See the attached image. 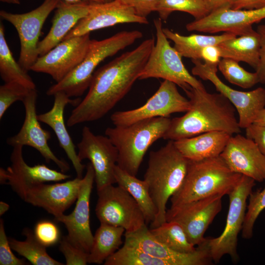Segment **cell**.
I'll return each mask as SVG.
<instances>
[{"label": "cell", "mask_w": 265, "mask_h": 265, "mask_svg": "<svg viewBox=\"0 0 265 265\" xmlns=\"http://www.w3.org/2000/svg\"><path fill=\"white\" fill-rule=\"evenodd\" d=\"M242 175L233 171L220 156L189 160L184 182L170 199L171 207L210 196L228 195Z\"/></svg>", "instance_id": "cell-4"}, {"label": "cell", "mask_w": 265, "mask_h": 265, "mask_svg": "<svg viewBox=\"0 0 265 265\" xmlns=\"http://www.w3.org/2000/svg\"><path fill=\"white\" fill-rule=\"evenodd\" d=\"M171 120L168 117H159L128 126L107 128L105 135L118 152L117 165L136 176L147 151L155 141L163 138Z\"/></svg>", "instance_id": "cell-5"}, {"label": "cell", "mask_w": 265, "mask_h": 265, "mask_svg": "<svg viewBox=\"0 0 265 265\" xmlns=\"http://www.w3.org/2000/svg\"><path fill=\"white\" fill-rule=\"evenodd\" d=\"M0 1L2 2L14 4H20L21 3L20 0H0Z\"/></svg>", "instance_id": "cell-51"}, {"label": "cell", "mask_w": 265, "mask_h": 265, "mask_svg": "<svg viewBox=\"0 0 265 265\" xmlns=\"http://www.w3.org/2000/svg\"><path fill=\"white\" fill-rule=\"evenodd\" d=\"M257 31L260 37V60L255 72L258 75L259 83L265 84V25L258 26Z\"/></svg>", "instance_id": "cell-44"}, {"label": "cell", "mask_w": 265, "mask_h": 265, "mask_svg": "<svg viewBox=\"0 0 265 265\" xmlns=\"http://www.w3.org/2000/svg\"><path fill=\"white\" fill-rule=\"evenodd\" d=\"M102 2H110L114 0H101Z\"/></svg>", "instance_id": "cell-52"}, {"label": "cell", "mask_w": 265, "mask_h": 265, "mask_svg": "<svg viewBox=\"0 0 265 265\" xmlns=\"http://www.w3.org/2000/svg\"><path fill=\"white\" fill-rule=\"evenodd\" d=\"M184 91L191 106L184 115L171 120L163 139L175 141L211 131L231 135L241 132L236 109L222 94L192 87Z\"/></svg>", "instance_id": "cell-2"}, {"label": "cell", "mask_w": 265, "mask_h": 265, "mask_svg": "<svg viewBox=\"0 0 265 265\" xmlns=\"http://www.w3.org/2000/svg\"><path fill=\"white\" fill-rule=\"evenodd\" d=\"M156 11L163 21L174 11L187 13L197 20L208 15L211 9L208 0H160Z\"/></svg>", "instance_id": "cell-34"}, {"label": "cell", "mask_w": 265, "mask_h": 265, "mask_svg": "<svg viewBox=\"0 0 265 265\" xmlns=\"http://www.w3.org/2000/svg\"><path fill=\"white\" fill-rule=\"evenodd\" d=\"M105 265H167L140 249L124 243L104 262Z\"/></svg>", "instance_id": "cell-35"}, {"label": "cell", "mask_w": 265, "mask_h": 265, "mask_svg": "<svg viewBox=\"0 0 265 265\" xmlns=\"http://www.w3.org/2000/svg\"><path fill=\"white\" fill-rule=\"evenodd\" d=\"M25 240L20 241L8 238L12 250L24 257L34 265H62L64 264L52 258L47 253L46 247L35 237L34 232L28 228L23 231Z\"/></svg>", "instance_id": "cell-32"}, {"label": "cell", "mask_w": 265, "mask_h": 265, "mask_svg": "<svg viewBox=\"0 0 265 265\" xmlns=\"http://www.w3.org/2000/svg\"><path fill=\"white\" fill-rule=\"evenodd\" d=\"M252 178L242 175L239 182L228 194L229 206L226 224L222 233L217 237L206 238L213 262L218 263L228 255L237 262L238 236L241 232L247 209V200L255 186Z\"/></svg>", "instance_id": "cell-8"}, {"label": "cell", "mask_w": 265, "mask_h": 265, "mask_svg": "<svg viewBox=\"0 0 265 265\" xmlns=\"http://www.w3.org/2000/svg\"><path fill=\"white\" fill-rule=\"evenodd\" d=\"M123 2L132 7L136 13L144 18L152 12L156 11L160 0H121Z\"/></svg>", "instance_id": "cell-42"}, {"label": "cell", "mask_w": 265, "mask_h": 265, "mask_svg": "<svg viewBox=\"0 0 265 265\" xmlns=\"http://www.w3.org/2000/svg\"><path fill=\"white\" fill-rule=\"evenodd\" d=\"M33 232L37 240L46 247L55 244L60 239L58 227L50 220H43L38 222Z\"/></svg>", "instance_id": "cell-40"}, {"label": "cell", "mask_w": 265, "mask_h": 265, "mask_svg": "<svg viewBox=\"0 0 265 265\" xmlns=\"http://www.w3.org/2000/svg\"><path fill=\"white\" fill-rule=\"evenodd\" d=\"M265 6V0H237L234 9H254Z\"/></svg>", "instance_id": "cell-46"}, {"label": "cell", "mask_w": 265, "mask_h": 265, "mask_svg": "<svg viewBox=\"0 0 265 265\" xmlns=\"http://www.w3.org/2000/svg\"><path fill=\"white\" fill-rule=\"evenodd\" d=\"M237 0H208L211 12L224 8H232Z\"/></svg>", "instance_id": "cell-47"}, {"label": "cell", "mask_w": 265, "mask_h": 265, "mask_svg": "<svg viewBox=\"0 0 265 265\" xmlns=\"http://www.w3.org/2000/svg\"><path fill=\"white\" fill-rule=\"evenodd\" d=\"M13 147L11 164L6 169H0L1 184L9 185L23 200L27 190L36 185L49 182H59L70 178L62 172L52 169L44 164L28 165L24 160L22 145Z\"/></svg>", "instance_id": "cell-16"}, {"label": "cell", "mask_w": 265, "mask_h": 265, "mask_svg": "<svg viewBox=\"0 0 265 265\" xmlns=\"http://www.w3.org/2000/svg\"><path fill=\"white\" fill-rule=\"evenodd\" d=\"M95 213L100 223L136 231L146 225L142 212L131 194L122 187L111 185L97 192Z\"/></svg>", "instance_id": "cell-9"}, {"label": "cell", "mask_w": 265, "mask_h": 265, "mask_svg": "<svg viewBox=\"0 0 265 265\" xmlns=\"http://www.w3.org/2000/svg\"><path fill=\"white\" fill-rule=\"evenodd\" d=\"M147 24V18L138 16L134 9L121 0L107 2H91L88 14L81 19L63 40L120 24Z\"/></svg>", "instance_id": "cell-21"}, {"label": "cell", "mask_w": 265, "mask_h": 265, "mask_svg": "<svg viewBox=\"0 0 265 265\" xmlns=\"http://www.w3.org/2000/svg\"><path fill=\"white\" fill-rule=\"evenodd\" d=\"M70 3H76L80 1H90L95 2H102L101 0H61Z\"/></svg>", "instance_id": "cell-50"}, {"label": "cell", "mask_w": 265, "mask_h": 265, "mask_svg": "<svg viewBox=\"0 0 265 265\" xmlns=\"http://www.w3.org/2000/svg\"><path fill=\"white\" fill-rule=\"evenodd\" d=\"M0 75L5 82H15L30 89H36L31 77L16 61L5 38L4 27L0 24Z\"/></svg>", "instance_id": "cell-31"}, {"label": "cell", "mask_w": 265, "mask_h": 265, "mask_svg": "<svg viewBox=\"0 0 265 265\" xmlns=\"http://www.w3.org/2000/svg\"><path fill=\"white\" fill-rule=\"evenodd\" d=\"M81 182L82 178L76 177L61 183H41L28 189L23 200L57 217L77 200Z\"/></svg>", "instance_id": "cell-23"}, {"label": "cell", "mask_w": 265, "mask_h": 265, "mask_svg": "<svg viewBox=\"0 0 265 265\" xmlns=\"http://www.w3.org/2000/svg\"><path fill=\"white\" fill-rule=\"evenodd\" d=\"M201 59L208 66L218 68L221 60L220 50L217 45H210L204 47L201 53Z\"/></svg>", "instance_id": "cell-45"}, {"label": "cell", "mask_w": 265, "mask_h": 265, "mask_svg": "<svg viewBox=\"0 0 265 265\" xmlns=\"http://www.w3.org/2000/svg\"><path fill=\"white\" fill-rule=\"evenodd\" d=\"M53 106L48 111L37 115L39 121L50 127L54 132L60 147L71 161L77 174V177L82 178L85 167L79 159L75 150V145L66 128L64 120V111L68 104L77 106L80 102L79 99H70L65 93L59 92L54 95Z\"/></svg>", "instance_id": "cell-24"}, {"label": "cell", "mask_w": 265, "mask_h": 265, "mask_svg": "<svg viewBox=\"0 0 265 265\" xmlns=\"http://www.w3.org/2000/svg\"><path fill=\"white\" fill-rule=\"evenodd\" d=\"M161 20L154 21L156 40L138 80L160 78L175 83L185 90L190 87L205 88L203 83L193 76L182 62V56L163 32Z\"/></svg>", "instance_id": "cell-7"}, {"label": "cell", "mask_w": 265, "mask_h": 265, "mask_svg": "<svg viewBox=\"0 0 265 265\" xmlns=\"http://www.w3.org/2000/svg\"><path fill=\"white\" fill-rule=\"evenodd\" d=\"M30 90L15 82H5L0 86V119L15 102H23Z\"/></svg>", "instance_id": "cell-38"}, {"label": "cell", "mask_w": 265, "mask_h": 265, "mask_svg": "<svg viewBox=\"0 0 265 265\" xmlns=\"http://www.w3.org/2000/svg\"><path fill=\"white\" fill-rule=\"evenodd\" d=\"M190 106L189 100L179 92L177 85L164 80L156 93L143 106L131 110L115 112L110 119L115 126H125L146 119L168 117L173 113L186 112Z\"/></svg>", "instance_id": "cell-11"}, {"label": "cell", "mask_w": 265, "mask_h": 265, "mask_svg": "<svg viewBox=\"0 0 265 265\" xmlns=\"http://www.w3.org/2000/svg\"><path fill=\"white\" fill-rule=\"evenodd\" d=\"M233 135L222 131H211L174 141L188 160H199L219 156Z\"/></svg>", "instance_id": "cell-26"}, {"label": "cell", "mask_w": 265, "mask_h": 265, "mask_svg": "<svg viewBox=\"0 0 265 265\" xmlns=\"http://www.w3.org/2000/svg\"><path fill=\"white\" fill-rule=\"evenodd\" d=\"M142 36V33L137 30H126L101 40H91L80 63L61 81L51 86L46 94L53 96L62 92L70 98L81 96L89 88L95 70L101 62L132 45Z\"/></svg>", "instance_id": "cell-6"}, {"label": "cell", "mask_w": 265, "mask_h": 265, "mask_svg": "<svg viewBox=\"0 0 265 265\" xmlns=\"http://www.w3.org/2000/svg\"><path fill=\"white\" fill-rule=\"evenodd\" d=\"M220 156L233 171L256 182L265 180V156L251 139L232 135Z\"/></svg>", "instance_id": "cell-22"}, {"label": "cell", "mask_w": 265, "mask_h": 265, "mask_svg": "<svg viewBox=\"0 0 265 265\" xmlns=\"http://www.w3.org/2000/svg\"><path fill=\"white\" fill-rule=\"evenodd\" d=\"M90 1L70 3L60 0L55 8L51 28L38 44L39 56H42L61 42L78 22L88 13Z\"/></svg>", "instance_id": "cell-25"}, {"label": "cell", "mask_w": 265, "mask_h": 265, "mask_svg": "<svg viewBox=\"0 0 265 265\" xmlns=\"http://www.w3.org/2000/svg\"><path fill=\"white\" fill-rule=\"evenodd\" d=\"M9 205L3 201L0 202V215L5 213L9 209Z\"/></svg>", "instance_id": "cell-49"}, {"label": "cell", "mask_w": 265, "mask_h": 265, "mask_svg": "<svg viewBox=\"0 0 265 265\" xmlns=\"http://www.w3.org/2000/svg\"><path fill=\"white\" fill-rule=\"evenodd\" d=\"M245 134L254 141L265 156V127L252 124L245 129Z\"/></svg>", "instance_id": "cell-43"}, {"label": "cell", "mask_w": 265, "mask_h": 265, "mask_svg": "<svg viewBox=\"0 0 265 265\" xmlns=\"http://www.w3.org/2000/svg\"><path fill=\"white\" fill-rule=\"evenodd\" d=\"M115 178L117 185L127 191L136 201L142 212L146 223L154 221L157 213V208L146 182L130 174L117 165L115 169Z\"/></svg>", "instance_id": "cell-30"}, {"label": "cell", "mask_w": 265, "mask_h": 265, "mask_svg": "<svg viewBox=\"0 0 265 265\" xmlns=\"http://www.w3.org/2000/svg\"><path fill=\"white\" fill-rule=\"evenodd\" d=\"M218 69L224 78L231 83L244 89L252 87L259 83L256 72L252 73L241 67L238 62L232 59L222 58Z\"/></svg>", "instance_id": "cell-36"}, {"label": "cell", "mask_w": 265, "mask_h": 265, "mask_svg": "<svg viewBox=\"0 0 265 265\" xmlns=\"http://www.w3.org/2000/svg\"><path fill=\"white\" fill-rule=\"evenodd\" d=\"M155 43L154 37L147 39L96 71L87 94L72 110L67 126L94 121L106 114L139 79Z\"/></svg>", "instance_id": "cell-1"}, {"label": "cell", "mask_w": 265, "mask_h": 265, "mask_svg": "<svg viewBox=\"0 0 265 265\" xmlns=\"http://www.w3.org/2000/svg\"><path fill=\"white\" fill-rule=\"evenodd\" d=\"M150 230L157 240L175 251L187 253L196 249L188 240L182 226L175 221H166Z\"/></svg>", "instance_id": "cell-33"}, {"label": "cell", "mask_w": 265, "mask_h": 265, "mask_svg": "<svg viewBox=\"0 0 265 265\" xmlns=\"http://www.w3.org/2000/svg\"><path fill=\"white\" fill-rule=\"evenodd\" d=\"M223 196L217 194L170 207L166 211V220L179 224L189 242L197 246L205 240L206 231L221 211Z\"/></svg>", "instance_id": "cell-12"}, {"label": "cell", "mask_w": 265, "mask_h": 265, "mask_svg": "<svg viewBox=\"0 0 265 265\" xmlns=\"http://www.w3.org/2000/svg\"><path fill=\"white\" fill-rule=\"evenodd\" d=\"M37 96L36 89H31L22 102L25 110L23 124L20 131L8 138L6 142L12 147L26 145L34 148L47 162L53 161L61 172L65 173L69 170V165L66 161L58 159L51 150L48 143L51 138V133L41 127L38 119L36 109Z\"/></svg>", "instance_id": "cell-18"}, {"label": "cell", "mask_w": 265, "mask_h": 265, "mask_svg": "<svg viewBox=\"0 0 265 265\" xmlns=\"http://www.w3.org/2000/svg\"><path fill=\"white\" fill-rule=\"evenodd\" d=\"M124 243L165 261L167 265H209L212 260L206 238L190 253L175 251L157 240L146 225L133 232H125Z\"/></svg>", "instance_id": "cell-17"}, {"label": "cell", "mask_w": 265, "mask_h": 265, "mask_svg": "<svg viewBox=\"0 0 265 265\" xmlns=\"http://www.w3.org/2000/svg\"><path fill=\"white\" fill-rule=\"evenodd\" d=\"M86 168L73 211L68 215L63 213L54 217V220L64 224L68 231L67 237L72 242L89 253L93 240L90 226V199L95 172L90 162Z\"/></svg>", "instance_id": "cell-19"}, {"label": "cell", "mask_w": 265, "mask_h": 265, "mask_svg": "<svg viewBox=\"0 0 265 265\" xmlns=\"http://www.w3.org/2000/svg\"><path fill=\"white\" fill-rule=\"evenodd\" d=\"M163 31L168 39L173 42V47L180 55L191 60H201V51L204 47L216 46L227 39L237 36L227 32L218 35L192 34L184 36L168 28H163Z\"/></svg>", "instance_id": "cell-28"}, {"label": "cell", "mask_w": 265, "mask_h": 265, "mask_svg": "<svg viewBox=\"0 0 265 265\" xmlns=\"http://www.w3.org/2000/svg\"><path fill=\"white\" fill-rule=\"evenodd\" d=\"M4 227L3 221L0 220V265H28L26 260L17 258L13 253Z\"/></svg>", "instance_id": "cell-41"}, {"label": "cell", "mask_w": 265, "mask_h": 265, "mask_svg": "<svg viewBox=\"0 0 265 265\" xmlns=\"http://www.w3.org/2000/svg\"><path fill=\"white\" fill-rule=\"evenodd\" d=\"M222 58L244 62L254 68L260 60V37L253 28L248 32L227 39L219 44Z\"/></svg>", "instance_id": "cell-27"}, {"label": "cell", "mask_w": 265, "mask_h": 265, "mask_svg": "<svg viewBox=\"0 0 265 265\" xmlns=\"http://www.w3.org/2000/svg\"><path fill=\"white\" fill-rule=\"evenodd\" d=\"M192 74L211 82L217 91L234 106L238 115V124L245 129L253 124L258 112L265 107V89L260 87L250 91L235 90L225 84L217 75L218 68L210 67L200 60H191Z\"/></svg>", "instance_id": "cell-13"}, {"label": "cell", "mask_w": 265, "mask_h": 265, "mask_svg": "<svg viewBox=\"0 0 265 265\" xmlns=\"http://www.w3.org/2000/svg\"><path fill=\"white\" fill-rule=\"evenodd\" d=\"M253 124L265 127V107L258 112Z\"/></svg>", "instance_id": "cell-48"}, {"label": "cell", "mask_w": 265, "mask_h": 265, "mask_svg": "<svg viewBox=\"0 0 265 265\" xmlns=\"http://www.w3.org/2000/svg\"><path fill=\"white\" fill-rule=\"evenodd\" d=\"M188 160L178 150L174 141L149 154L148 166L144 176L157 213L151 228L165 222L166 204L179 189L185 178Z\"/></svg>", "instance_id": "cell-3"}, {"label": "cell", "mask_w": 265, "mask_h": 265, "mask_svg": "<svg viewBox=\"0 0 265 265\" xmlns=\"http://www.w3.org/2000/svg\"><path fill=\"white\" fill-rule=\"evenodd\" d=\"M242 230L241 236L245 239H250L253 236L255 222L265 209V186L262 190L252 191L248 197Z\"/></svg>", "instance_id": "cell-37"}, {"label": "cell", "mask_w": 265, "mask_h": 265, "mask_svg": "<svg viewBox=\"0 0 265 265\" xmlns=\"http://www.w3.org/2000/svg\"><path fill=\"white\" fill-rule=\"evenodd\" d=\"M265 19V6L254 9H219L186 25L189 31L214 33L220 32L242 35L253 28L252 25Z\"/></svg>", "instance_id": "cell-20"}, {"label": "cell", "mask_w": 265, "mask_h": 265, "mask_svg": "<svg viewBox=\"0 0 265 265\" xmlns=\"http://www.w3.org/2000/svg\"><path fill=\"white\" fill-rule=\"evenodd\" d=\"M60 0H44L36 8L26 13L16 14L1 10L0 17L16 28L20 41L19 63L26 71L39 57L38 44L43 25L48 16L55 9Z\"/></svg>", "instance_id": "cell-10"}, {"label": "cell", "mask_w": 265, "mask_h": 265, "mask_svg": "<svg viewBox=\"0 0 265 265\" xmlns=\"http://www.w3.org/2000/svg\"><path fill=\"white\" fill-rule=\"evenodd\" d=\"M77 147L79 159L81 161L88 159L94 168L97 192L116 183L115 169L118 152L106 135H95L89 127L84 126Z\"/></svg>", "instance_id": "cell-14"}, {"label": "cell", "mask_w": 265, "mask_h": 265, "mask_svg": "<svg viewBox=\"0 0 265 265\" xmlns=\"http://www.w3.org/2000/svg\"><path fill=\"white\" fill-rule=\"evenodd\" d=\"M124 232L125 230L122 227L100 223L93 236L88 263H104L107 258L120 248Z\"/></svg>", "instance_id": "cell-29"}, {"label": "cell", "mask_w": 265, "mask_h": 265, "mask_svg": "<svg viewBox=\"0 0 265 265\" xmlns=\"http://www.w3.org/2000/svg\"><path fill=\"white\" fill-rule=\"evenodd\" d=\"M59 249L64 255L67 265H86L88 253L72 242L67 236L59 242Z\"/></svg>", "instance_id": "cell-39"}, {"label": "cell", "mask_w": 265, "mask_h": 265, "mask_svg": "<svg viewBox=\"0 0 265 265\" xmlns=\"http://www.w3.org/2000/svg\"><path fill=\"white\" fill-rule=\"evenodd\" d=\"M91 40L90 33L62 40L39 56L30 70L49 75L56 82H59L83 60Z\"/></svg>", "instance_id": "cell-15"}]
</instances>
